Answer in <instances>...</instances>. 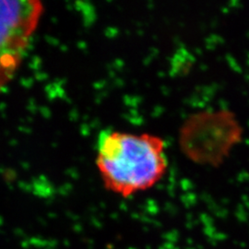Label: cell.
Wrapping results in <instances>:
<instances>
[{"mask_svg":"<svg viewBox=\"0 0 249 249\" xmlns=\"http://www.w3.org/2000/svg\"><path fill=\"white\" fill-rule=\"evenodd\" d=\"M95 163L104 187L129 197L151 189L164 178L166 146L156 135L107 129L98 135Z\"/></svg>","mask_w":249,"mask_h":249,"instance_id":"1","label":"cell"},{"mask_svg":"<svg viewBox=\"0 0 249 249\" xmlns=\"http://www.w3.org/2000/svg\"><path fill=\"white\" fill-rule=\"evenodd\" d=\"M242 129L237 119L225 110L208 111L190 116L180 133L181 149L198 163L217 165L239 142Z\"/></svg>","mask_w":249,"mask_h":249,"instance_id":"2","label":"cell"},{"mask_svg":"<svg viewBox=\"0 0 249 249\" xmlns=\"http://www.w3.org/2000/svg\"><path fill=\"white\" fill-rule=\"evenodd\" d=\"M44 11L38 0H0V92L18 71Z\"/></svg>","mask_w":249,"mask_h":249,"instance_id":"3","label":"cell"}]
</instances>
